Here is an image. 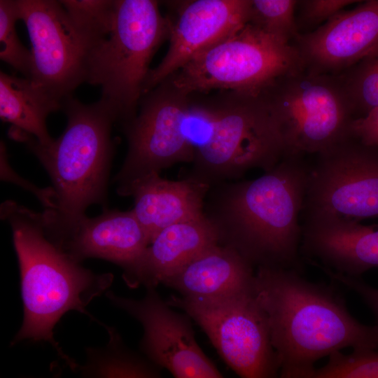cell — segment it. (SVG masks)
I'll list each match as a JSON object with an SVG mask.
<instances>
[{"mask_svg": "<svg viewBox=\"0 0 378 378\" xmlns=\"http://www.w3.org/2000/svg\"><path fill=\"white\" fill-rule=\"evenodd\" d=\"M253 267L234 249L220 244L204 251L163 285L189 299H212L254 288Z\"/></svg>", "mask_w": 378, "mask_h": 378, "instance_id": "20", "label": "cell"}, {"mask_svg": "<svg viewBox=\"0 0 378 378\" xmlns=\"http://www.w3.org/2000/svg\"><path fill=\"white\" fill-rule=\"evenodd\" d=\"M277 378H378V351H354L350 354L335 351L329 356L327 364L319 369Z\"/></svg>", "mask_w": 378, "mask_h": 378, "instance_id": "25", "label": "cell"}, {"mask_svg": "<svg viewBox=\"0 0 378 378\" xmlns=\"http://www.w3.org/2000/svg\"><path fill=\"white\" fill-rule=\"evenodd\" d=\"M254 290L268 320L278 376L306 372L318 359L344 348H378V325L353 317L334 286L309 281L294 270L259 267Z\"/></svg>", "mask_w": 378, "mask_h": 378, "instance_id": "1", "label": "cell"}, {"mask_svg": "<svg viewBox=\"0 0 378 378\" xmlns=\"http://www.w3.org/2000/svg\"><path fill=\"white\" fill-rule=\"evenodd\" d=\"M31 43L30 77L62 104L88 80L89 63L101 41L74 20L60 1L16 0Z\"/></svg>", "mask_w": 378, "mask_h": 378, "instance_id": "11", "label": "cell"}, {"mask_svg": "<svg viewBox=\"0 0 378 378\" xmlns=\"http://www.w3.org/2000/svg\"><path fill=\"white\" fill-rule=\"evenodd\" d=\"M278 124L263 94L214 92L211 132L195 151L190 176L210 186L248 170H272L284 158Z\"/></svg>", "mask_w": 378, "mask_h": 378, "instance_id": "6", "label": "cell"}, {"mask_svg": "<svg viewBox=\"0 0 378 378\" xmlns=\"http://www.w3.org/2000/svg\"><path fill=\"white\" fill-rule=\"evenodd\" d=\"M74 20L99 41L110 33L115 10V0L60 1Z\"/></svg>", "mask_w": 378, "mask_h": 378, "instance_id": "27", "label": "cell"}, {"mask_svg": "<svg viewBox=\"0 0 378 378\" xmlns=\"http://www.w3.org/2000/svg\"><path fill=\"white\" fill-rule=\"evenodd\" d=\"M166 301L201 328L240 378H277L279 365L268 320L254 288L206 300L172 295Z\"/></svg>", "mask_w": 378, "mask_h": 378, "instance_id": "9", "label": "cell"}, {"mask_svg": "<svg viewBox=\"0 0 378 378\" xmlns=\"http://www.w3.org/2000/svg\"><path fill=\"white\" fill-rule=\"evenodd\" d=\"M219 244L218 232L204 214L172 225L158 232L145 252L122 274L131 288H154L208 248Z\"/></svg>", "mask_w": 378, "mask_h": 378, "instance_id": "18", "label": "cell"}, {"mask_svg": "<svg viewBox=\"0 0 378 378\" xmlns=\"http://www.w3.org/2000/svg\"><path fill=\"white\" fill-rule=\"evenodd\" d=\"M302 214L304 221L378 218V146L350 136L317 154Z\"/></svg>", "mask_w": 378, "mask_h": 378, "instance_id": "10", "label": "cell"}, {"mask_svg": "<svg viewBox=\"0 0 378 378\" xmlns=\"http://www.w3.org/2000/svg\"><path fill=\"white\" fill-rule=\"evenodd\" d=\"M337 76L356 118L378 106V46L355 65Z\"/></svg>", "mask_w": 378, "mask_h": 378, "instance_id": "23", "label": "cell"}, {"mask_svg": "<svg viewBox=\"0 0 378 378\" xmlns=\"http://www.w3.org/2000/svg\"><path fill=\"white\" fill-rule=\"evenodd\" d=\"M351 136L367 146H378V106L356 118L350 130Z\"/></svg>", "mask_w": 378, "mask_h": 378, "instance_id": "30", "label": "cell"}, {"mask_svg": "<svg viewBox=\"0 0 378 378\" xmlns=\"http://www.w3.org/2000/svg\"><path fill=\"white\" fill-rule=\"evenodd\" d=\"M172 20L154 0H115L108 35L94 49L87 83L102 88L101 100L122 123L136 114L149 65L169 38Z\"/></svg>", "mask_w": 378, "mask_h": 378, "instance_id": "5", "label": "cell"}, {"mask_svg": "<svg viewBox=\"0 0 378 378\" xmlns=\"http://www.w3.org/2000/svg\"><path fill=\"white\" fill-rule=\"evenodd\" d=\"M297 0H251L248 22L278 41L291 44L300 34Z\"/></svg>", "mask_w": 378, "mask_h": 378, "instance_id": "24", "label": "cell"}, {"mask_svg": "<svg viewBox=\"0 0 378 378\" xmlns=\"http://www.w3.org/2000/svg\"><path fill=\"white\" fill-rule=\"evenodd\" d=\"M146 290L140 299L106 293L111 304L141 326V354L174 378H225L197 344L191 318L176 312L155 288Z\"/></svg>", "mask_w": 378, "mask_h": 378, "instance_id": "13", "label": "cell"}, {"mask_svg": "<svg viewBox=\"0 0 378 378\" xmlns=\"http://www.w3.org/2000/svg\"><path fill=\"white\" fill-rule=\"evenodd\" d=\"M1 216L13 232L24 310L10 346L24 340L47 342L74 372L78 363L55 339V327L69 311L92 318L86 307L108 291L113 276L93 272L57 246L46 234L42 213L8 200L1 205Z\"/></svg>", "mask_w": 378, "mask_h": 378, "instance_id": "3", "label": "cell"}, {"mask_svg": "<svg viewBox=\"0 0 378 378\" xmlns=\"http://www.w3.org/2000/svg\"><path fill=\"white\" fill-rule=\"evenodd\" d=\"M67 125L62 135L44 145L13 130L12 137L25 142L43 164L52 183L55 208L42 213L47 235L59 242L83 216L86 209L106 200L113 146L111 127L116 121L101 99L83 104L72 96L62 103Z\"/></svg>", "mask_w": 378, "mask_h": 378, "instance_id": "4", "label": "cell"}, {"mask_svg": "<svg viewBox=\"0 0 378 378\" xmlns=\"http://www.w3.org/2000/svg\"><path fill=\"white\" fill-rule=\"evenodd\" d=\"M321 269L332 280L358 294L374 313L378 321V289L368 286L358 278L348 276L326 267Z\"/></svg>", "mask_w": 378, "mask_h": 378, "instance_id": "29", "label": "cell"}, {"mask_svg": "<svg viewBox=\"0 0 378 378\" xmlns=\"http://www.w3.org/2000/svg\"><path fill=\"white\" fill-rule=\"evenodd\" d=\"M310 166L301 156H285L270 171L231 185L207 216L219 244L237 251L253 267L302 273L300 224Z\"/></svg>", "mask_w": 378, "mask_h": 378, "instance_id": "2", "label": "cell"}, {"mask_svg": "<svg viewBox=\"0 0 378 378\" xmlns=\"http://www.w3.org/2000/svg\"><path fill=\"white\" fill-rule=\"evenodd\" d=\"M60 108L62 104L31 79L0 71V117L12 124L13 130L48 145L54 139L48 132L46 119Z\"/></svg>", "mask_w": 378, "mask_h": 378, "instance_id": "21", "label": "cell"}, {"mask_svg": "<svg viewBox=\"0 0 378 378\" xmlns=\"http://www.w3.org/2000/svg\"><path fill=\"white\" fill-rule=\"evenodd\" d=\"M304 68L298 50L247 23L201 52L167 78L187 93H260L277 78Z\"/></svg>", "mask_w": 378, "mask_h": 378, "instance_id": "8", "label": "cell"}, {"mask_svg": "<svg viewBox=\"0 0 378 378\" xmlns=\"http://www.w3.org/2000/svg\"><path fill=\"white\" fill-rule=\"evenodd\" d=\"M103 326L108 340L103 346L86 349L76 370L79 378H162L159 368L130 349L116 328Z\"/></svg>", "mask_w": 378, "mask_h": 378, "instance_id": "22", "label": "cell"}, {"mask_svg": "<svg viewBox=\"0 0 378 378\" xmlns=\"http://www.w3.org/2000/svg\"><path fill=\"white\" fill-rule=\"evenodd\" d=\"M188 102L189 93L168 78L142 96L136 115L122 123L128 150L115 178L118 191L176 163L193 161L186 127Z\"/></svg>", "mask_w": 378, "mask_h": 378, "instance_id": "12", "label": "cell"}, {"mask_svg": "<svg viewBox=\"0 0 378 378\" xmlns=\"http://www.w3.org/2000/svg\"><path fill=\"white\" fill-rule=\"evenodd\" d=\"M18 20L16 0H0V59L29 78L32 55L18 36L15 23Z\"/></svg>", "mask_w": 378, "mask_h": 378, "instance_id": "26", "label": "cell"}, {"mask_svg": "<svg viewBox=\"0 0 378 378\" xmlns=\"http://www.w3.org/2000/svg\"><path fill=\"white\" fill-rule=\"evenodd\" d=\"M63 368L57 361L50 364L49 374L44 377L23 376L20 378H62Z\"/></svg>", "mask_w": 378, "mask_h": 378, "instance_id": "31", "label": "cell"}, {"mask_svg": "<svg viewBox=\"0 0 378 378\" xmlns=\"http://www.w3.org/2000/svg\"><path fill=\"white\" fill-rule=\"evenodd\" d=\"M262 93L280 130L284 157L317 155L351 136L356 116L337 75L304 68L279 77Z\"/></svg>", "mask_w": 378, "mask_h": 378, "instance_id": "7", "label": "cell"}, {"mask_svg": "<svg viewBox=\"0 0 378 378\" xmlns=\"http://www.w3.org/2000/svg\"><path fill=\"white\" fill-rule=\"evenodd\" d=\"M309 71L339 75L378 46V0L343 10L291 43Z\"/></svg>", "mask_w": 378, "mask_h": 378, "instance_id": "15", "label": "cell"}, {"mask_svg": "<svg viewBox=\"0 0 378 378\" xmlns=\"http://www.w3.org/2000/svg\"><path fill=\"white\" fill-rule=\"evenodd\" d=\"M150 244L132 210H106L81 218L57 245L79 262L90 258L112 262L130 271Z\"/></svg>", "mask_w": 378, "mask_h": 378, "instance_id": "16", "label": "cell"}, {"mask_svg": "<svg viewBox=\"0 0 378 378\" xmlns=\"http://www.w3.org/2000/svg\"><path fill=\"white\" fill-rule=\"evenodd\" d=\"M171 3L174 6L176 16L175 20L171 18L169 49L161 62L150 69L144 94L195 56L248 22L251 0H192Z\"/></svg>", "mask_w": 378, "mask_h": 378, "instance_id": "14", "label": "cell"}, {"mask_svg": "<svg viewBox=\"0 0 378 378\" xmlns=\"http://www.w3.org/2000/svg\"><path fill=\"white\" fill-rule=\"evenodd\" d=\"M209 188V186L191 177L169 181L152 173L118 192L134 197L132 211L150 243L163 229L203 215V200Z\"/></svg>", "mask_w": 378, "mask_h": 378, "instance_id": "19", "label": "cell"}, {"mask_svg": "<svg viewBox=\"0 0 378 378\" xmlns=\"http://www.w3.org/2000/svg\"><path fill=\"white\" fill-rule=\"evenodd\" d=\"M300 251L333 271L358 278L378 268V224L358 221H304Z\"/></svg>", "mask_w": 378, "mask_h": 378, "instance_id": "17", "label": "cell"}, {"mask_svg": "<svg viewBox=\"0 0 378 378\" xmlns=\"http://www.w3.org/2000/svg\"><path fill=\"white\" fill-rule=\"evenodd\" d=\"M358 0H302L298 1L297 8L299 15L296 19L300 30L312 28L327 22L332 17L353 4H358Z\"/></svg>", "mask_w": 378, "mask_h": 378, "instance_id": "28", "label": "cell"}]
</instances>
